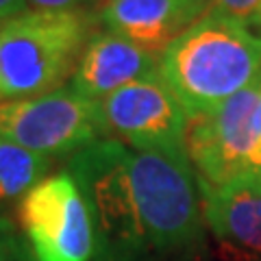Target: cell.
I'll return each mask as SVG.
<instances>
[{
    "label": "cell",
    "mask_w": 261,
    "mask_h": 261,
    "mask_svg": "<svg viewBox=\"0 0 261 261\" xmlns=\"http://www.w3.org/2000/svg\"><path fill=\"white\" fill-rule=\"evenodd\" d=\"M159 76L187 120L202 118L261 79V35L207 11L166 46Z\"/></svg>",
    "instance_id": "cell-1"
},
{
    "label": "cell",
    "mask_w": 261,
    "mask_h": 261,
    "mask_svg": "<svg viewBox=\"0 0 261 261\" xmlns=\"http://www.w3.org/2000/svg\"><path fill=\"white\" fill-rule=\"evenodd\" d=\"M98 27V15L27 11L0 27V105L61 89Z\"/></svg>",
    "instance_id": "cell-2"
},
{
    "label": "cell",
    "mask_w": 261,
    "mask_h": 261,
    "mask_svg": "<svg viewBox=\"0 0 261 261\" xmlns=\"http://www.w3.org/2000/svg\"><path fill=\"white\" fill-rule=\"evenodd\" d=\"M128 176L152 259H190L205 238L200 192L190 154L130 150Z\"/></svg>",
    "instance_id": "cell-3"
},
{
    "label": "cell",
    "mask_w": 261,
    "mask_h": 261,
    "mask_svg": "<svg viewBox=\"0 0 261 261\" xmlns=\"http://www.w3.org/2000/svg\"><path fill=\"white\" fill-rule=\"evenodd\" d=\"M130 150L107 137L79 150L70 174L87 202L96 261H154L146 244L128 176Z\"/></svg>",
    "instance_id": "cell-4"
},
{
    "label": "cell",
    "mask_w": 261,
    "mask_h": 261,
    "mask_svg": "<svg viewBox=\"0 0 261 261\" xmlns=\"http://www.w3.org/2000/svg\"><path fill=\"white\" fill-rule=\"evenodd\" d=\"M0 137L44 157L70 154L107 140L100 102L87 100L72 87L39 98L0 105Z\"/></svg>",
    "instance_id": "cell-5"
},
{
    "label": "cell",
    "mask_w": 261,
    "mask_h": 261,
    "mask_svg": "<svg viewBox=\"0 0 261 261\" xmlns=\"http://www.w3.org/2000/svg\"><path fill=\"white\" fill-rule=\"evenodd\" d=\"M20 224L35 261H89L94 226L70 172L46 176L20 200Z\"/></svg>",
    "instance_id": "cell-6"
},
{
    "label": "cell",
    "mask_w": 261,
    "mask_h": 261,
    "mask_svg": "<svg viewBox=\"0 0 261 261\" xmlns=\"http://www.w3.org/2000/svg\"><path fill=\"white\" fill-rule=\"evenodd\" d=\"M261 100V79L216 111L187 124V154L196 178L207 185H226L235 178L259 176L255 170L252 113Z\"/></svg>",
    "instance_id": "cell-7"
},
{
    "label": "cell",
    "mask_w": 261,
    "mask_h": 261,
    "mask_svg": "<svg viewBox=\"0 0 261 261\" xmlns=\"http://www.w3.org/2000/svg\"><path fill=\"white\" fill-rule=\"evenodd\" d=\"M105 133L135 150L187 152V120L159 72L120 87L100 102Z\"/></svg>",
    "instance_id": "cell-8"
},
{
    "label": "cell",
    "mask_w": 261,
    "mask_h": 261,
    "mask_svg": "<svg viewBox=\"0 0 261 261\" xmlns=\"http://www.w3.org/2000/svg\"><path fill=\"white\" fill-rule=\"evenodd\" d=\"M198 192L202 218L224 261H261V176L226 185L198 181Z\"/></svg>",
    "instance_id": "cell-9"
},
{
    "label": "cell",
    "mask_w": 261,
    "mask_h": 261,
    "mask_svg": "<svg viewBox=\"0 0 261 261\" xmlns=\"http://www.w3.org/2000/svg\"><path fill=\"white\" fill-rule=\"evenodd\" d=\"M161 50H150L109 31H96L72 74V89L87 100L107 96L159 72Z\"/></svg>",
    "instance_id": "cell-10"
},
{
    "label": "cell",
    "mask_w": 261,
    "mask_h": 261,
    "mask_svg": "<svg viewBox=\"0 0 261 261\" xmlns=\"http://www.w3.org/2000/svg\"><path fill=\"white\" fill-rule=\"evenodd\" d=\"M209 9L207 0H107L98 24L133 44L163 53Z\"/></svg>",
    "instance_id": "cell-11"
},
{
    "label": "cell",
    "mask_w": 261,
    "mask_h": 261,
    "mask_svg": "<svg viewBox=\"0 0 261 261\" xmlns=\"http://www.w3.org/2000/svg\"><path fill=\"white\" fill-rule=\"evenodd\" d=\"M50 168V157L0 137V207L22 200Z\"/></svg>",
    "instance_id": "cell-12"
},
{
    "label": "cell",
    "mask_w": 261,
    "mask_h": 261,
    "mask_svg": "<svg viewBox=\"0 0 261 261\" xmlns=\"http://www.w3.org/2000/svg\"><path fill=\"white\" fill-rule=\"evenodd\" d=\"M250 29H261V0H211V9Z\"/></svg>",
    "instance_id": "cell-13"
},
{
    "label": "cell",
    "mask_w": 261,
    "mask_h": 261,
    "mask_svg": "<svg viewBox=\"0 0 261 261\" xmlns=\"http://www.w3.org/2000/svg\"><path fill=\"white\" fill-rule=\"evenodd\" d=\"M0 261H31L27 244L20 240L13 222L0 214Z\"/></svg>",
    "instance_id": "cell-14"
},
{
    "label": "cell",
    "mask_w": 261,
    "mask_h": 261,
    "mask_svg": "<svg viewBox=\"0 0 261 261\" xmlns=\"http://www.w3.org/2000/svg\"><path fill=\"white\" fill-rule=\"evenodd\" d=\"M33 11H79L98 15L107 0H27Z\"/></svg>",
    "instance_id": "cell-15"
},
{
    "label": "cell",
    "mask_w": 261,
    "mask_h": 261,
    "mask_svg": "<svg viewBox=\"0 0 261 261\" xmlns=\"http://www.w3.org/2000/svg\"><path fill=\"white\" fill-rule=\"evenodd\" d=\"M27 0H0V27L22 13H27Z\"/></svg>",
    "instance_id": "cell-16"
},
{
    "label": "cell",
    "mask_w": 261,
    "mask_h": 261,
    "mask_svg": "<svg viewBox=\"0 0 261 261\" xmlns=\"http://www.w3.org/2000/svg\"><path fill=\"white\" fill-rule=\"evenodd\" d=\"M250 126H252V135H255V170L261 176V100L257 105L255 113H252Z\"/></svg>",
    "instance_id": "cell-17"
},
{
    "label": "cell",
    "mask_w": 261,
    "mask_h": 261,
    "mask_svg": "<svg viewBox=\"0 0 261 261\" xmlns=\"http://www.w3.org/2000/svg\"><path fill=\"white\" fill-rule=\"evenodd\" d=\"M207 3H209V5H211V0H207Z\"/></svg>",
    "instance_id": "cell-18"
}]
</instances>
